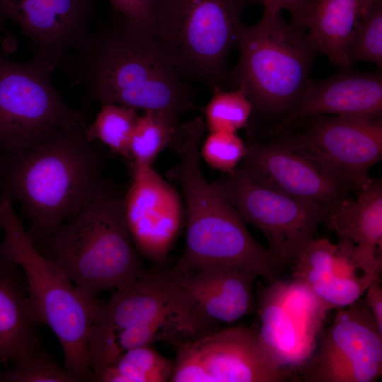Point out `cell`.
Returning a JSON list of instances; mask_svg holds the SVG:
<instances>
[{"label":"cell","instance_id":"cell-1","mask_svg":"<svg viewBox=\"0 0 382 382\" xmlns=\"http://www.w3.org/2000/svg\"><path fill=\"white\" fill-rule=\"evenodd\" d=\"M87 100L180 117L195 93L151 35L111 10L61 67Z\"/></svg>","mask_w":382,"mask_h":382},{"label":"cell","instance_id":"cell-2","mask_svg":"<svg viewBox=\"0 0 382 382\" xmlns=\"http://www.w3.org/2000/svg\"><path fill=\"white\" fill-rule=\"evenodd\" d=\"M87 123L64 127L33 145L0 153V194L18 202L34 244L77 214L105 178L106 155L88 140Z\"/></svg>","mask_w":382,"mask_h":382},{"label":"cell","instance_id":"cell-3","mask_svg":"<svg viewBox=\"0 0 382 382\" xmlns=\"http://www.w3.org/2000/svg\"><path fill=\"white\" fill-rule=\"evenodd\" d=\"M202 137L199 130L190 128L172 146L178 161L168 175L181 188L186 212L185 245L172 270L225 267L253 272L268 283L277 281L282 265L252 237L236 209L204 178L199 163Z\"/></svg>","mask_w":382,"mask_h":382},{"label":"cell","instance_id":"cell-4","mask_svg":"<svg viewBox=\"0 0 382 382\" xmlns=\"http://www.w3.org/2000/svg\"><path fill=\"white\" fill-rule=\"evenodd\" d=\"M124 193L105 179L77 214L35 244L90 296L119 289L146 272L125 219Z\"/></svg>","mask_w":382,"mask_h":382},{"label":"cell","instance_id":"cell-5","mask_svg":"<svg viewBox=\"0 0 382 382\" xmlns=\"http://www.w3.org/2000/svg\"><path fill=\"white\" fill-rule=\"evenodd\" d=\"M216 330L168 272H146L100 304L88 341L93 374L128 349L157 342L177 346Z\"/></svg>","mask_w":382,"mask_h":382},{"label":"cell","instance_id":"cell-6","mask_svg":"<svg viewBox=\"0 0 382 382\" xmlns=\"http://www.w3.org/2000/svg\"><path fill=\"white\" fill-rule=\"evenodd\" d=\"M0 257L18 265L27 283L28 305L38 323L48 325L63 349L64 367L79 381H90L88 341L100 303L78 289L67 276L35 247L16 214L0 194Z\"/></svg>","mask_w":382,"mask_h":382},{"label":"cell","instance_id":"cell-7","mask_svg":"<svg viewBox=\"0 0 382 382\" xmlns=\"http://www.w3.org/2000/svg\"><path fill=\"white\" fill-rule=\"evenodd\" d=\"M236 47L239 60L226 83L244 86L253 110L288 116L298 105L320 53L307 30L287 23L281 13H263L257 23L242 24Z\"/></svg>","mask_w":382,"mask_h":382},{"label":"cell","instance_id":"cell-8","mask_svg":"<svg viewBox=\"0 0 382 382\" xmlns=\"http://www.w3.org/2000/svg\"><path fill=\"white\" fill-rule=\"evenodd\" d=\"M252 0H156L150 35L184 80L227 82L228 55ZM185 81V80H184Z\"/></svg>","mask_w":382,"mask_h":382},{"label":"cell","instance_id":"cell-9","mask_svg":"<svg viewBox=\"0 0 382 382\" xmlns=\"http://www.w3.org/2000/svg\"><path fill=\"white\" fill-rule=\"evenodd\" d=\"M51 71L30 60L0 57V153L28 148L69 126L86 122L54 87Z\"/></svg>","mask_w":382,"mask_h":382},{"label":"cell","instance_id":"cell-10","mask_svg":"<svg viewBox=\"0 0 382 382\" xmlns=\"http://www.w3.org/2000/svg\"><path fill=\"white\" fill-rule=\"evenodd\" d=\"M212 183L244 221L262 232L282 266L294 264L325 218L323 206L269 187L237 168Z\"/></svg>","mask_w":382,"mask_h":382},{"label":"cell","instance_id":"cell-11","mask_svg":"<svg viewBox=\"0 0 382 382\" xmlns=\"http://www.w3.org/2000/svg\"><path fill=\"white\" fill-rule=\"evenodd\" d=\"M176 347L170 382H282L292 374L267 352L254 328L217 329Z\"/></svg>","mask_w":382,"mask_h":382},{"label":"cell","instance_id":"cell-12","mask_svg":"<svg viewBox=\"0 0 382 382\" xmlns=\"http://www.w3.org/2000/svg\"><path fill=\"white\" fill-rule=\"evenodd\" d=\"M238 168L256 181L327 209L345 197L349 182L305 135L250 144Z\"/></svg>","mask_w":382,"mask_h":382},{"label":"cell","instance_id":"cell-13","mask_svg":"<svg viewBox=\"0 0 382 382\" xmlns=\"http://www.w3.org/2000/svg\"><path fill=\"white\" fill-rule=\"evenodd\" d=\"M258 337L267 352L294 374L313 354L329 308L303 283H269L259 295Z\"/></svg>","mask_w":382,"mask_h":382},{"label":"cell","instance_id":"cell-14","mask_svg":"<svg viewBox=\"0 0 382 382\" xmlns=\"http://www.w3.org/2000/svg\"><path fill=\"white\" fill-rule=\"evenodd\" d=\"M319 348L299 371L305 382H374L382 373V334L364 299L340 308Z\"/></svg>","mask_w":382,"mask_h":382},{"label":"cell","instance_id":"cell-15","mask_svg":"<svg viewBox=\"0 0 382 382\" xmlns=\"http://www.w3.org/2000/svg\"><path fill=\"white\" fill-rule=\"evenodd\" d=\"M0 10L31 44V60L51 72L89 35L93 0H0Z\"/></svg>","mask_w":382,"mask_h":382},{"label":"cell","instance_id":"cell-16","mask_svg":"<svg viewBox=\"0 0 382 382\" xmlns=\"http://www.w3.org/2000/svg\"><path fill=\"white\" fill-rule=\"evenodd\" d=\"M132 181L123 197L126 224L136 250L158 262L165 260L183 222L177 190L152 165L132 163Z\"/></svg>","mask_w":382,"mask_h":382},{"label":"cell","instance_id":"cell-17","mask_svg":"<svg viewBox=\"0 0 382 382\" xmlns=\"http://www.w3.org/2000/svg\"><path fill=\"white\" fill-rule=\"evenodd\" d=\"M305 136L359 190L371 180L369 170L382 156L379 117L320 118Z\"/></svg>","mask_w":382,"mask_h":382},{"label":"cell","instance_id":"cell-18","mask_svg":"<svg viewBox=\"0 0 382 382\" xmlns=\"http://www.w3.org/2000/svg\"><path fill=\"white\" fill-rule=\"evenodd\" d=\"M168 274L197 313L214 328L218 322L232 323L255 311L253 289L257 276L253 272L211 267Z\"/></svg>","mask_w":382,"mask_h":382},{"label":"cell","instance_id":"cell-19","mask_svg":"<svg viewBox=\"0 0 382 382\" xmlns=\"http://www.w3.org/2000/svg\"><path fill=\"white\" fill-rule=\"evenodd\" d=\"M343 68L320 81L308 79L295 110L280 124L282 129L299 118L330 113L339 116L380 117L382 110V74Z\"/></svg>","mask_w":382,"mask_h":382},{"label":"cell","instance_id":"cell-20","mask_svg":"<svg viewBox=\"0 0 382 382\" xmlns=\"http://www.w3.org/2000/svg\"><path fill=\"white\" fill-rule=\"evenodd\" d=\"M328 228L353 244V255L364 272L381 277L382 269V185L371 180L357 199L342 197L327 209Z\"/></svg>","mask_w":382,"mask_h":382},{"label":"cell","instance_id":"cell-21","mask_svg":"<svg viewBox=\"0 0 382 382\" xmlns=\"http://www.w3.org/2000/svg\"><path fill=\"white\" fill-rule=\"evenodd\" d=\"M37 324L28 308L23 271L0 257V366L25 359L41 345Z\"/></svg>","mask_w":382,"mask_h":382},{"label":"cell","instance_id":"cell-22","mask_svg":"<svg viewBox=\"0 0 382 382\" xmlns=\"http://www.w3.org/2000/svg\"><path fill=\"white\" fill-rule=\"evenodd\" d=\"M376 0H313L300 27L307 30L320 53L342 68L353 29Z\"/></svg>","mask_w":382,"mask_h":382},{"label":"cell","instance_id":"cell-23","mask_svg":"<svg viewBox=\"0 0 382 382\" xmlns=\"http://www.w3.org/2000/svg\"><path fill=\"white\" fill-rule=\"evenodd\" d=\"M173 369V361L151 345H144L121 354L107 367L93 374L91 381L165 382L170 381Z\"/></svg>","mask_w":382,"mask_h":382},{"label":"cell","instance_id":"cell-24","mask_svg":"<svg viewBox=\"0 0 382 382\" xmlns=\"http://www.w3.org/2000/svg\"><path fill=\"white\" fill-rule=\"evenodd\" d=\"M179 118L162 110H146L139 115L129 142L130 166L152 165L158 155L173 142L180 125Z\"/></svg>","mask_w":382,"mask_h":382},{"label":"cell","instance_id":"cell-25","mask_svg":"<svg viewBox=\"0 0 382 382\" xmlns=\"http://www.w3.org/2000/svg\"><path fill=\"white\" fill-rule=\"evenodd\" d=\"M139 116L132 108L113 103L102 105L93 122L87 124L86 136L91 141L100 142L130 165L129 142Z\"/></svg>","mask_w":382,"mask_h":382},{"label":"cell","instance_id":"cell-26","mask_svg":"<svg viewBox=\"0 0 382 382\" xmlns=\"http://www.w3.org/2000/svg\"><path fill=\"white\" fill-rule=\"evenodd\" d=\"M213 96L204 108V123L209 132H236L245 127L253 112L243 86L233 91L215 86Z\"/></svg>","mask_w":382,"mask_h":382},{"label":"cell","instance_id":"cell-27","mask_svg":"<svg viewBox=\"0 0 382 382\" xmlns=\"http://www.w3.org/2000/svg\"><path fill=\"white\" fill-rule=\"evenodd\" d=\"M350 67L369 62L382 67V0H376L359 19L351 35L347 52Z\"/></svg>","mask_w":382,"mask_h":382},{"label":"cell","instance_id":"cell-28","mask_svg":"<svg viewBox=\"0 0 382 382\" xmlns=\"http://www.w3.org/2000/svg\"><path fill=\"white\" fill-rule=\"evenodd\" d=\"M6 382H78V379L40 345L25 359L0 373Z\"/></svg>","mask_w":382,"mask_h":382},{"label":"cell","instance_id":"cell-29","mask_svg":"<svg viewBox=\"0 0 382 382\" xmlns=\"http://www.w3.org/2000/svg\"><path fill=\"white\" fill-rule=\"evenodd\" d=\"M199 150V156L208 166L228 173L238 168L248 149L235 132H209Z\"/></svg>","mask_w":382,"mask_h":382},{"label":"cell","instance_id":"cell-30","mask_svg":"<svg viewBox=\"0 0 382 382\" xmlns=\"http://www.w3.org/2000/svg\"><path fill=\"white\" fill-rule=\"evenodd\" d=\"M113 11L150 34L156 0H108Z\"/></svg>","mask_w":382,"mask_h":382},{"label":"cell","instance_id":"cell-31","mask_svg":"<svg viewBox=\"0 0 382 382\" xmlns=\"http://www.w3.org/2000/svg\"><path fill=\"white\" fill-rule=\"evenodd\" d=\"M260 1L264 6L265 14H278L286 10L291 16V23L300 27L309 6L313 0H252Z\"/></svg>","mask_w":382,"mask_h":382},{"label":"cell","instance_id":"cell-32","mask_svg":"<svg viewBox=\"0 0 382 382\" xmlns=\"http://www.w3.org/2000/svg\"><path fill=\"white\" fill-rule=\"evenodd\" d=\"M364 300L374 317L378 331L382 334V288L380 279L369 286Z\"/></svg>","mask_w":382,"mask_h":382},{"label":"cell","instance_id":"cell-33","mask_svg":"<svg viewBox=\"0 0 382 382\" xmlns=\"http://www.w3.org/2000/svg\"><path fill=\"white\" fill-rule=\"evenodd\" d=\"M16 42L12 36L0 35V57L4 55L5 51L16 48Z\"/></svg>","mask_w":382,"mask_h":382},{"label":"cell","instance_id":"cell-34","mask_svg":"<svg viewBox=\"0 0 382 382\" xmlns=\"http://www.w3.org/2000/svg\"><path fill=\"white\" fill-rule=\"evenodd\" d=\"M4 20H5V18L4 17L0 10V35L10 36L8 32L4 28Z\"/></svg>","mask_w":382,"mask_h":382}]
</instances>
